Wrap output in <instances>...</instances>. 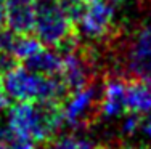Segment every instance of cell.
<instances>
[{"label": "cell", "mask_w": 151, "mask_h": 149, "mask_svg": "<svg viewBox=\"0 0 151 149\" xmlns=\"http://www.w3.org/2000/svg\"><path fill=\"white\" fill-rule=\"evenodd\" d=\"M127 112L146 115L151 112V80H137L127 83Z\"/></svg>", "instance_id": "11"}, {"label": "cell", "mask_w": 151, "mask_h": 149, "mask_svg": "<svg viewBox=\"0 0 151 149\" xmlns=\"http://www.w3.org/2000/svg\"><path fill=\"white\" fill-rule=\"evenodd\" d=\"M0 66H3V69H5L6 66H10V64H8V58H6V56L0 55Z\"/></svg>", "instance_id": "17"}, {"label": "cell", "mask_w": 151, "mask_h": 149, "mask_svg": "<svg viewBox=\"0 0 151 149\" xmlns=\"http://www.w3.org/2000/svg\"><path fill=\"white\" fill-rule=\"evenodd\" d=\"M77 2H81V3H88V2H93V0H77Z\"/></svg>", "instance_id": "19"}, {"label": "cell", "mask_w": 151, "mask_h": 149, "mask_svg": "<svg viewBox=\"0 0 151 149\" xmlns=\"http://www.w3.org/2000/svg\"><path fill=\"white\" fill-rule=\"evenodd\" d=\"M116 23V6L111 0H93L82 3L74 27L82 37L88 40H100L111 34Z\"/></svg>", "instance_id": "4"}, {"label": "cell", "mask_w": 151, "mask_h": 149, "mask_svg": "<svg viewBox=\"0 0 151 149\" xmlns=\"http://www.w3.org/2000/svg\"><path fill=\"white\" fill-rule=\"evenodd\" d=\"M101 149H132V148H114V146H106V148H101Z\"/></svg>", "instance_id": "18"}, {"label": "cell", "mask_w": 151, "mask_h": 149, "mask_svg": "<svg viewBox=\"0 0 151 149\" xmlns=\"http://www.w3.org/2000/svg\"><path fill=\"white\" fill-rule=\"evenodd\" d=\"M98 90L92 83L74 90L69 96L60 103L63 125L73 130L87 127L93 115L98 112Z\"/></svg>", "instance_id": "5"}, {"label": "cell", "mask_w": 151, "mask_h": 149, "mask_svg": "<svg viewBox=\"0 0 151 149\" xmlns=\"http://www.w3.org/2000/svg\"><path fill=\"white\" fill-rule=\"evenodd\" d=\"M82 3L77 0H37L32 32L45 47L68 48L74 38V19Z\"/></svg>", "instance_id": "2"}, {"label": "cell", "mask_w": 151, "mask_h": 149, "mask_svg": "<svg viewBox=\"0 0 151 149\" xmlns=\"http://www.w3.org/2000/svg\"><path fill=\"white\" fill-rule=\"evenodd\" d=\"M124 66L134 79L151 80V23L142 26L129 40Z\"/></svg>", "instance_id": "6"}, {"label": "cell", "mask_w": 151, "mask_h": 149, "mask_svg": "<svg viewBox=\"0 0 151 149\" xmlns=\"http://www.w3.org/2000/svg\"><path fill=\"white\" fill-rule=\"evenodd\" d=\"M23 64L27 66L32 71H35V72H39V74H44V76L60 77L61 66H63V53L56 51L52 47L42 45Z\"/></svg>", "instance_id": "10"}, {"label": "cell", "mask_w": 151, "mask_h": 149, "mask_svg": "<svg viewBox=\"0 0 151 149\" xmlns=\"http://www.w3.org/2000/svg\"><path fill=\"white\" fill-rule=\"evenodd\" d=\"M140 132L143 133V136L146 140L151 141V112L142 117V122H140Z\"/></svg>", "instance_id": "15"}, {"label": "cell", "mask_w": 151, "mask_h": 149, "mask_svg": "<svg viewBox=\"0 0 151 149\" xmlns=\"http://www.w3.org/2000/svg\"><path fill=\"white\" fill-rule=\"evenodd\" d=\"M5 26L13 34H31L35 19L37 0H3Z\"/></svg>", "instance_id": "9"}, {"label": "cell", "mask_w": 151, "mask_h": 149, "mask_svg": "<svg viewBox=\"0 0 151 149\" xmlns=\"http://www.w3.org/2000/svg\"><path fill=\"white\" fill-rule=\"evenodd\" d=\"M98 112L108 120L127 112V82L117 76L108 77L98 95Z\"/></svg>", "instance_id": "8"}, {"label": "cell", "mask_w": 151, "mask_h": 149, "mask_svg": "<svg viewBox=\"0 0 151 149\" xmlns=\"http://www.w3.org/2000/svg\"><path fill=\"white\" fill-rule=\"evenodd\" d=\"M124 119H122L121 123V130L125 136H132L140 130V122H142V115H137L134 112H125Z\"/></svg>", "instance_id": "14"}, {"label": "cell", "mask_w": 151, "mask_h": 149, "mask_svg": "<svg viewBox=\"0 0 151 149\" xmlns=\"http://www.w3.org/2000/svg\"><path fill=\"white\" fill-rule=\"evenodd\" d=\"M0 87L10 101L60 104L68 90L60 77L39 74L24 64H10L0 74Z\"/></svg>", "instance_id": "1"}, {"label": "cell", "mask_w": 151, "mask_h": 149, "mask_svg": "<svg viewBox=\"0 0 151 149\" xmlns=\"http://www.w3.org/2000/svg\"><path fill=\"white\" fill-rule=\"evenodd\" d=\"M111 2H122V0H111Z\"/></svg>", "instance_id": "20"}, {"label": "cell", "mask_w": 151, "mask_h": 149, "mask_svg": "<svg viewBox=\"0 0 151 149\" xmlns=\"http://www.w3.org/2000/svg\"><path fill=\"white\" fill-rule=\"evenodd\" d=\"M93 74V63L84 50L69 45L63 53L60 79L68 91H74L90 83Z\"/></svg>", "instance_id": "7"}, {"label": "cell", "mask_w": 151, "mask_h": 149, "mask_svg": "<svg viewBox=\"0 0 151 149\" xmlns=\"http://www.w3.org/2000/svg\"><path fill=\"white\" fill-rule=\"evenodd\" d=\"M6 128L32 143H48L63 127L60 104L15 103L6 109Z\"/></svg>", "instance_id": "3"}, {"label": "cell", "mask_w": 151, "mask_h": 149, "mask_svg": "<svg viewBox=\"0 0 151 149\" xmlns=\"http://www.w3.org/2000/svg\"><path fill=\"white\" fill-rule=\"evenodd\" d=\"M0 149H37V144L15 135L6 125H0Z\"/></svg>", "instance_id": "13"}, {"label": "cell", "mask_w": 151, "mask_h": 149, "mask_svg": "<svg viewBox=\"0 0 151 149\" xmlns=\"http://www.w3.org/2000/svg\"><path fill=\"white\" fill-rule=\"evenodd\" d=\"M48 149H101L95 141L77 135H64L50 143Z\"/></svg>", "instance_id": "12"}, {"label": "cell", "mask_w": 151, "mask_h": 149, "mask_svg": "<svg viewBox=\"0 0 151 149\" xmlns=\"http://www.w3.org/2000/svg\"><path fill=\"white\" fill-rule=\"evenodd\" d=\"M5 27V2L0 0V31Z\"/></svg>", "instance_id": "16"}]
</instances>
